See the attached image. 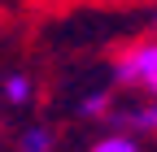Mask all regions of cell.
<instances>
[{
	"label": "cell",
	"mask_w": 157,
	"mask_h": 152,
	"mask_svg": "<svg viewBox=\"0 0 157 152\" xmlns=\"http://www.w3.org/2000/svg\"><path fill=\"white\" fill-rule=\"evenodd\" d=\"M113 83L144 91V96H157V35L135 39L131 48H122L113 56Z\"/></svg>",
	"instance_id": "1"
},
{
	"label": "cell",
	"mask_w": 157,
	"mask_h": 152,
	"mask_svg": "<svg viewBox=\"0 0 157 152\" xmlns=\"http://www.w3.org/2000/svg\"><path fill=\"white\" fill-rule=\"evenodd\" d=\"M109 126L113 130H131V135H157V96H144L140 104H131V109H118L113 104Z\"/></svg>",
	"instance_id": "2"
},
{
	"label": "cell",
	"mask_w": 157,
	"mask_h": 152,
	"mask_svg": "<svg viewBox=\"0 0 157 152\" xmlns=\"http://www.w3.org/2000/svg\"><path fill=\"white\" fill-rule=\"evenodd\" d=\"M0 96H5V104H13V109H22V104H31L35 100V83H31V74H9L5 83H0Z\"/></svg>",
	"instance_id": "3"
},
{
	"label": "cell",
	"mask_w": 157,
	"mask_h": 152,
	"mask_svg": "<svg viewBox=\"0 0 157 152\" xmlns=\"http://www.w3.org/2000/svg\"><path fill=\"white\" fill-rule=\"evenodd\" d=\"M17 152H57V130L52 126H26L17 135Z\"/></svg>",
	"instance_id": "4"
},
{
	"label": "cell",
	"mask_w": 157,
	"mask_h": 152,
	"mask_svg": "<svg viewBox=\"0 0 157 152\" xmlns=\"http://www.w3.org/2000/svg\"><path fill=\"white\" fill-rule=\"evenodd\" d=\"M109 113H113V91H87L78 100V118L87 122H109Z\"/></svg>",
	"instance_id": "5"
},
{
	"label": "cell",
	"mask_w": 157,
	"mask_h": 152,
	"mask_svg": "<svg viewBox=\"0 0 157 152\" xmlns=\"http://www.w3.org/2000/svg\"><path fill=\"white\" fill-rule=\"evenodd\" d=\"M87 152H144L140 135H131V130H109V135H101Z\"/></svg>",
	"instance_id": "6"
},
{
	"label": "cell",
	"mask_w": 157,
	"mask_h": 152,
	"mask_svg": "<svg viewBox=\"0 0 157 152\" xmlns=\"http://www.w3.org/2000/svg\"><path fill=\"white\" fill-rule=\"evenodd\" d=\"M153 35H157V13H153Z\"/></svg>",
	"instance_id": "7"
}]
</instances>
